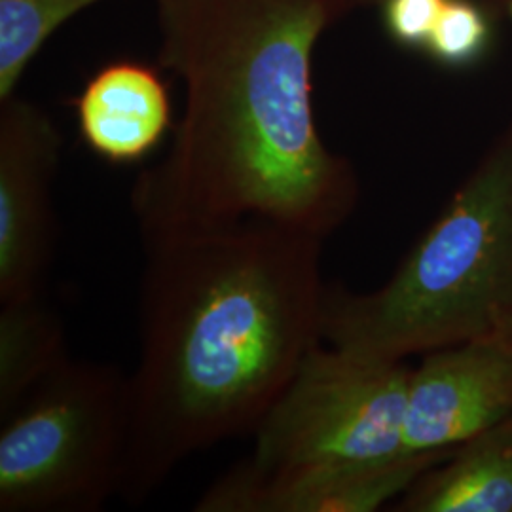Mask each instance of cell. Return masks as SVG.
Returning a JSON list of instances; mask_svg holds the SVG:
<instances>
[{"label": "cell", "instance_id": "3", "mask_svg": "<svg viewBox=\"0 0 512 512\" xmlns=\"http://www.w3.org/2000/svg\"><path fill=\"white\" fill-rule=\"evenodd\" d=\"M512 306V143L459 188L380 289L327 287L321 338L366 359L404 361L494 334Z\"/></svg>", "mask_w": 512, "mask_h": 512}, {"label": "cell", "instance_id": "9", "mask_svg": "<svg viewBox=\"0 0 512 512\" xmlns=\"http://www.w3.org/2000/svg\"><path fill=\"white\" fill-rule=\"evenodd\" d=\"M74 107L82 141L110 164L143 160L171 129L167 88L143 63L116 61L103 67Z\"/></svg>", "mask_w": 512, "mask_h": 512}, {"label": "cell", "instance_id": "4", "mask_svg": "<svg viewBox=\"0 0 512 512\" xmlns=\"http://www.w3.org/2000/svg\"><path fill=\"white\" fill-rule=\"evenodd\" d=\"M131 382L69 357L0 420V512H95L118 494Z\"/></svg>", "mask_w": 512, "mask_h": 512}, {"label": "cell", "instance_id": "14", "mask_svg": "<svg viewBox=\"0 0 512 512\" xmlns=\"http://www.w3.org/2000/svg\"><path fill=\"white\" fill-rule=\"evenodd\" d=\"M446 0H387L385 23L399 42L408 46L427 44Z\"/></svg>", "mask_w": 512, "mask_h": 512}, {"label": "cell", "instance_id": "15", "mask_svg": "<svg viewBox=\"0 0 512 512\" xmlns=\"http://www.w3.org/2000/svg\"><path fill=\"white\" fill-rule=\"evenodd\" d=\"M494 334H499L512 348V306L509 308V311L501 317V321H499V325H497Z\"/></svg>", "mask_w": 512, "mask_h": 512}, {"label": "cell", "instance_id": "6", "mask_svg": "<svg viewBox=\"0 0 512 512\" xmlns=\"http://www.w3.org/2000/svg\"><path fill=\"white\" fill-rule=\"evenodd\" d=\"M61 147L42 107L18 93L0 103V304L44 294L57 239Z\"/></svg>", "mask_w": 512, "mask_h": 512}, {"label": "cell", "instance_id": "7", "mask_svg": "<svg viewBox=\"0 0 512 512\" xmlns=\"http://www.w3.org/2000/svg\"><path fill=\"white\" fill-rule=\"evenodd\" d=\"M512 414V348L499 336L423 355L408 382L404 448L446 452Z\"/></svg>", "mask_w": 512, "mask_h": 512}, {"label": "cell", "instance_id": "13", "mask_svg": "<svg viewBox=\"0 0 512 512\" xmlns=\"http://www.w3.org/2000/svg\"><path fill=\"white\" fill-rule=\"evenodd\" d=\"M484 38L486 23L475 8L467 2L446 0L427 46L444 63H463L478 54Z\"/></svg>", "mask_w": 512, "mask_h": 512}, {"label": "cell", "instance_id": "8", "mask_svg": "<svg viewBox=\"0 0 512 512\" xmlns=\"http://www.w3.org/2000/svg\"><path fill=\"white\" fill-rule=\"evenodd\" d=\"M454 450L317 475L255 476L232 467L196 503L202 512H374Z\"/></svg>", "mask_w": 512, "mask_h": 512}, {"label": "cell", "instance_id": "10", "mask_svg": "<svg viewBox=\"0 0 512 512\" xmlns=\"http://www.w3.org/2000/svg\"><path fill=\"white\" fill-rule=\"evenodd\" d=\"M395 511L512 512V414L423 473Z\"/></svg>", "mask_w": 512, "mask_h": 512}, {"label": "cell", "instance_id": "1", "mask_svg": "<svg viewBox=\"0 0 512 512\" xmlns=\"http://www.w3.org/2000/svg\"><path fill=\"white\" fill-rule=\"evenodd\" d=\"M342 0H154L160 65L184 86L169 150L131 190L139 236L274 220L327 238L357 183L323 143L313 52Z\"/></svg>", "mask_w": 512, "mask_h": 512}, {"label": "cell", "instance_id": "11", "mask_svg": "<svg viewBox=\"0 0 512 512\" xmlns=\"http://www.w3.org/2000/svg\"><path fill=\"white\" fill-rule=\"evenodd\" d=\"M69 357L63 323L44 294L0 304V420Z\"/></svg>", "mask_w": 512, "mask_h": 512}, {"label": "cell", "instance_id": "2", "mask_svg": "<svg viewBox=\"0 0 512 512\" xmlns=\"http://www.w3.org/2000/svg\"><path fill=\"white\" fill-rule=\"evenodd\" d=\"M139 363L118 494L141 503L184 459L255 433L321 342L325 239L243 219L141 238Z\"/></svg>", "mask_w": 512, "mask_h": 512}, {"label": "cell", "instance_id": "5", "mask_svg": "<svg viewBox=\"0 0 512 512\" xmlns=\"http://www.w3.org/2000/svg\"><path fill=\"white\" fill-rule=\"evenodd\" d=\"M412 368L317 342L255 429L238 463L256 476L317 475L408 456L404 416Z\"/></svg>", "mask_w": 512, "mask_h": 512}, {"label": "cell", "instance_id": "12", "mask_svg": "<svg viewBox=\"0 0 512 512\" xmlns=\"http://www.w3.org/2000/svg\"><path fill=\"white\" fill-rule=\"evenodd\" d=\"M95 2L101 0H0V103L18 93L44 42Z\"/></svg>", "mask_w": 512, "mask_h": 512}]
</instances>
